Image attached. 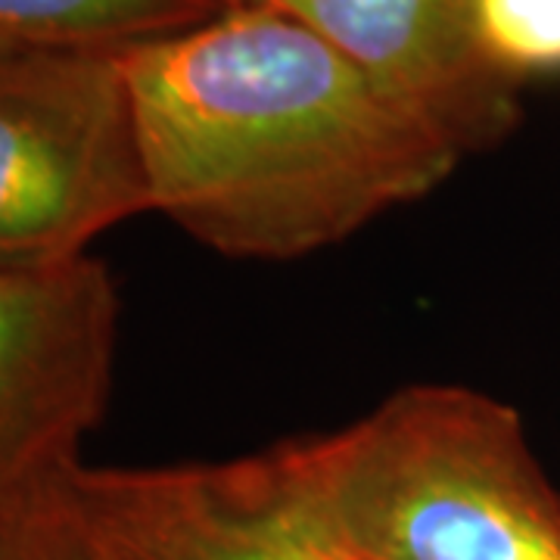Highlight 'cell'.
<instances>
[{
	"instance_id": "obj_7",
	"label": "cell",
	"mask_w": 560,
	"mask_h": 560,
	"mask_svg": "<svg viewBox=\"0 0 560 560\" xmlns=\"http://www.w3.org/2000/svg\"><path fill=\"white\" fill-rule=\"evenodd\" d=\"M224 0H0V54L125 50L219 16Z\"/></svg>"
},
{
	"instance_id": "obj_11",
	"label": "cell",
	"mask_w": 560,
	"mask_h": 560,
	"mask_svg": "<svg viewBox=\"0 0 560 560\" xmlns=\"http://www.w3.org/2000/svg\"><path fill=\"white\" fill-rule=\"evenodd\" d=\"M346 560H355V558H349V555H346Z\"/></svg>"
},
{
	"instance_id": "obj_2",
	"label": "cell",
	"mask_w": 560,
	"mask_h": 560,
	"mask_svg": "<svg viewBox=\"0 0 560 560\" xmlns=\"http://www.w3.org/2000/svg\"><path fill=\"white\" fill-rule=\"evenodd\" d=\"M283 448L349 558L560 560V492L521 415L480 389L415 383Z\"/></svg>"
},
{
	"instance_id": "obj_5",
	"label": "cell",
	"mask_w": 560,
	"mask_h": 560,
	"mask_svg": "<svg viewBox=\"0 0 560 560\" xmlns=\"http://www.w3.org/2000/svg\"><path fill=\"white\" fill-rule=\"evenodd\" d=\"M66 486L119 560H346L283 442L200 464H79Z\"/></svg>"
},
{
	"instance_id": "obj_6",
	"label": "cell",
	"mask_w": 560,
	"mask_h": 560,
	"mask_svg": "<svg viewBox=\"0 0 560 560\" xmlns=\"http://www.w3.org/2000/svg\"><path fill=\"white\" fill-rule=\"evenodd\" d=\"M330 40L386 94L467 153L517 121V88L495 75L470 32V0H271Z\"/></svg>"
},
{
	"instance_id": "obj_10",
	"label": "cell",
	"mask_w": 560,
	"mask_h": 560,
	"mask_svg": "<svg viewBox=\"0 0 560 560\" xmlns=\"http://www.w3.org/2000/svg\"><path fill=\"white\" fill-rule=\"evenodd\" d=\"M228 7H243V3H271V0H224Z\"/></svg>"
},
{
	"instance_id": "obj_4",
	"label": "cell",
	"mask_w": 560,
	"mask_h": 560,
	"mask_svg": "<svg viewBox=\"0 0 560 560\" xmlns=\"http://www.w3.org/2000/svg\"><path fill=\"white\" fill-rule=\"evenodd\" d=\"M116 324L103 261L0 268V511L81 464L109 399Z\"/></svg>"
},
{
	"instance_id": "obj_8",
	"label": "cell",
	"mask_w": 560,
	"mask_h": 560,
	"mask_svg": "<svg viewBox=\"0 0 560 560\" xmlns=\"http://www.w3.org/2000/svg\"><path fill=\"white\" fill-rule=\"evenodd\" d=\"M470 32L486 66L514 88L560 75V0H470Z\"/></svg>"
},
{
	"instance_id": "obj_1",
	"label": "cell",
	"mask_w": 560,
	"mask_h": 560,
	"mask_svg": "<svg viewBox=\"0 0 560 560\" xmlns=\"http://www.w3.org/2000/svg\"><path fill=\"white\" fill-rule=\"evenodd\" d=\"M150 209L231 259H300L464 160L300 16L224 7L119 50Z\"/></svg>"
},
{
	"instance_id": "obj_9",
	"label": "cell",
	"mask_w": 560,
	"mask_h": 560,
	"mask_svg": "<svg viewBox=\"0 0 560 560\" xmlns=\"http://www.w3.org/2000/svg\"><path fill=\"white\" fill-rule=\"evenodd\" d=\"M0 560H119L66 480L0 511Z\"/></svg>"
},
{
	"instance_id": "obj_3",
	"label": "cell",
	"mask_w": 560,
	"mask_h": 560,
	"mask_svg": "<svg viewBox=\"0 0 560 560\" xmlns=\"http://www.w3.org/2000/svg\"><path fill=\"white\" fill-rule=\"evenodd\" d=\"M150 212L119 50L0 54V268L88 256Z\"/></svg>"
}]
</instances>
